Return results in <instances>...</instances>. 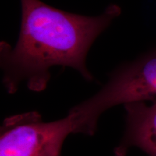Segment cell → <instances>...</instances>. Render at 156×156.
Here are the masks:
<instances>
[{"label": "cell", "instance_id": "obj_2", "mask_svg": "<svg viewBox=\"0 0 156 156\" xmlns=\"http://www.w3.org/2000/svg\"><path fill=\"white\" fill-rule=\"evenodd\" d=\"M156 100V51L131 63L124 64L111 75L96 94L69 111L74 133L94 134L99 117L116 105Z\"/></svg>", "mask_w": 156, "mask_h": 156}, {"label": "cell", "instance_id": "obj_3", "mask_svg": "<svg viewBox=\"0 0 156 156\" xmlns=\"http://www.w3.org/2000/svg\"><path fill=\"white\" fill-rule=\"evenodd\" d=\"M70 133L74 129L69 115L50 122L36 112L9 116L1 127L0 156H60Z\"/></svg>", "mask_w": 156, "mask_h": 156}, {"label": "cell", "instance_id": "obj_1", "mask_svg": "<svg viewBox=\"0 0 156 156\" xmlns=\"http://www.w3.org/2000/svg\"><path fill=\"white\" fill-rule=\"evenodd\" d=\"M21 25L15 47L0 44L2 82L14 93L26 83L41 92L51 79L55 66L73 68L87 80H93L86 57L98 36L119 16L121 9L112 5L98 16L73 14L46 5L41 0H20Z\"/></svg>", "mask_w": 156, "mask_h": 156}, {"label": "cell", "instance_id": "obj_4", "mask_svg": "<svg viewBox=\"0 0 156 156\" xmlns=\"http://www.w3.org/2000/svg\"><path fill=\"white\" fill-rule=\"evenodd\" d=\"M126 130L121 145L115 150L117 156L125 155L130 147L136 146L149 156H156V100L124 105Z\"/></svg>", "mask_w": 156, "mask_h": 156}]
</instances>
